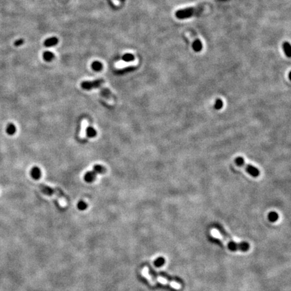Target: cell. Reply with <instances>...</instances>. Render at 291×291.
Returning <instances> with one entry per match:
<instances>
[{
	"mask_svg": "<svg viewBox=\"0 0 291 291\" xmlns=\"http://www.w3.org/2000/svg\"><path fill=\"white\" fill-rule=\"evenodd\" d=\"M283 48H284V52L286 53V55L288 57H290L291 55V47L290 45V44L288 43H284V45H283Z\"/></svg>",
	"mask_w": 291,
	"mask_h": 291,
	"instance_id": "9a60e30c",
	"label": "cell"
},
{
	"mask_svg": "<svg viewBox=\"0 0 291 291\" xmlns=\"http://www.w3.org/2000/svg\"><path fill=\"white\" fill-rule=\"evenodd\" d=\"M103 83V80L101 79L97 80H95V81H92V82L85 81V82H83L81 84V87L84 90H91V89L99 88Z\"/></svg>",
	"mask_w": 291,
	"mask_h": 291,
	"instance_id": "3957f363",
	"label": "cell"
},
{
	"mask_svg": "<svg viewBox=\"0 0 291 291\" xmlns=\"http://www.w3.org/2000/svg\"><path fill=\"white\" fill-rule=\"evenodd\" d=\"M93 172H95L96 173V175L97 174H103V173H105V171H106V169L104 167L101 166L100 165H96L93 167Z\"/></svg>",
	"mask_w": 291,
	"mask_h": 291,
	"instance_id": "8fae6325",
	"label": "cell"
},
{
	"mask_svg": "<svg viewBox=\"0 0 291 291\" xmlns=\"http://www.w3.org/2000/svg\"><path fill=\"white\" fill-rule=\"evenodd\" d=\"M193 49H194L195 51H200L201 49H202V43H201V42L200 41H196L194 42V43H193Z\"/></svg>",
	"mask_w": 291,
	"mask_h": 291,
	"instance_id": "e0dca14e",
	"label": "cell"
},
{
	"mask_svg": "<svg viewBox=\"0 0 291 291\" xmlns=\"http://www.w3.org/2000/svg\"><path fill=\"white\" fill-rule=\"evenodd\" d=\"M96 176H97V175H96L95 172H93V171H88V172L85 173L84 176V179L86 182L92 183L95 180Z\"/></svg>",
	"mask_w": 291,
	"mask_h": 291,
	"instance_id": "ba28073f",
	"label": "cell"
},
{
	"mask_svg": "<svg viewBox=\"0 0 291 291\" xmlns=\"http://www.w3.org/2000/svg\"><path fill=\"white\" fill-rule=\"evenodd\" d=\"M43 58L47 62H51L55 58V55L51 51H45L43 54Z\"/></svg>",
	"mask_w": 291,
	"mask_h": 291,
	"instance_id": "30bf717a",
	"label": "cell"
},
{
	"mask_svg": "<svg viewBox=\"0 0 291 291\" xmlns=\"http://www.w3.org/2000/svg\"><path fill=\"white\" fill-rule=\"evenodd\" d=\"M88 208V205L84 201H80V202L78 203V208L80 210H85L86 209Z\"/></svg>",
	"mask_w": 291,
	"mask_h": 291,
	"instance_id": "2e32d148",
	"label": "cell"
},
{
	"mask_svg": "<svg viewBox=\"0 0 291 291\" xmlns=\"http://www.w3.org/2000/svg\"><path fill=\"white\" fill-rule=\"evenodd\" d=\"M91 68L95 71H101L103 68V65L100 61H95L92 63Z\"/></svg>",
	"mask_w": 291,
	"mask_h": 291,
	"instance_id": "9c48e42d",
	"label": "cell"
},
{
	"mask_svg": "<svg viewBox=\"0 0 291 291\" xmlns=\"http://www.w3.org/2000/svg\"><path fill=\"white\" fill-rule=\"evenodd\" d=\"M155 280H156V282H159L160 283V284L170 285V286L175 289H177V290H179V289H181V284H179V282H174V281H169V280H167V278H164V277L157 276L156 278H155Z\"/></svg>",
	"mask_w": 291,
	"mask_h": 291,
	"instance_id": "277c9868",
	"label": "cell"
},
{
	"mask_svg": "<svg viewBox=\"0 0 291 291\" xmlns=\"http://www.w3.org/2000/svg\"><path fill=\"white\" fill-rule=\"evenodd\" d=\"M211 235H212V237H214V238L218 239L219 240L222 241L225 245L228 246L230 245V247H232L233 250H241V251H246L247 250V247L249 245L246 244H237V243L235 242V241H231L230 239L226 238V237H224V235L221 234L218 229L216 228H212L211 230Z\"/></svg>",
	"mask_w": 291,
	"mask_h": 291,
	"instance_id": "6da1fadb",
	"label": "cell"
},
{
	"mask_svg": "<svg viewBox=\"0 0 291 291\" xmlns=\"http://www.w3.org/2000/svg\"><path fill=\"white\" fill-rule=\"evenodd\" d=\"M222 106H223L222 101L221 100V99H217L214 105V109H216V110H220V109H222Z\"/></svg>",
	"mask_w": 291,
	"mask_h": 291,
	"instance_id": "ac0fdd59",
	"label": "cell"
},
{
	"mask_svg": "<svg viewBox=\"0 0 291 291\" xmlns=\"http://www.w3.org/2000/svg\"><path fill=\"white\" fill-rule=\"evenodd\" d=\"M31 176L35 180H38L41 177V171L39 167H34L31 170Z\"/></svg>",
	"mask_w": 291,
	"mask_h": 291,
	"instance_id": "52a82bcc",
	"label": "cell"
},
{
	"mask_svg": "<svg viewBox=\"0 0 291 291\" xmlns=\"http://www.w3.org/2000/svg\"><path fill=\"white\" fill-rule=\"evenodd\" d=\"M86 132L87 136L90 137V138L91 137H95L97 135V131L92 127H88L86 130Z\"/></svg>",
	"mask_w": 291,
	"mask_h": 291,
	"instance_id": "4fadbf2b",
	"label": "cell"
},
{
	"mask_svg": "<svg viewBox=\"0 0 291 291\" xmlns=\"http://www.w3.org/2000/svg\"><path fill=\"white\" fill-rule=\"evenodd\" d=\"M59 40L57 37H52L50 38H48L44 42V45L46 47H53V46L57 45L58 44Z\"/></svg>",
	"mask_w": 291,
	"mask_h": 291,
	"instance_id": "8992f818",
	"label": "cell"
},
{
	"mask_svg": "<svg viewBox=\"0 0 291 291\" xmlns=\"http://www.w3.org/2000/svg\"><path fill=\"white\" fill-rule=\"evenodd\" d=\"M135 57L131 53H125L122 56V60L125 62H131L134 60Z\"/></svg>",
	"mask_w": 291,
	"mask_h": 291,
	"instance_id": "5bb4252c",
	"label": "cell"
},
{
	"mask_svg": "<svg viewBox=\"0 0 291 291\" xmlns=\"http://www.w3.org/2000/svg\"><path fill=\"white\" fill-rule=\"evenodd\" d=\"M24 43V40L23 39H19L14 42V45L15 47H20V46L22 45Z\"/></svg>",
	"mask_w": 291,
	"mask_h": 291,
	"instance_id": "d6986e66",
	"label": "cell"
},
{
	"mask_svg": "<svg viewBox=\"0 0 291 291\" xmlns=\"http://www.w3.org/2000/svg\"><path fill=\"white\" fill-rule=\"evenodd\" d=\"M16 131V127L13 123H9L8 125H7L6 127V132L8 135H12L14 134Z\"/></svg>",
	"mask_w": 291,
	"mask_h": 291,
	"instance_id": "7c38bea8",
	"label": "cell"
},
{
	"mask_svg": "<svg viewBox=\"0 0 291 291\" xmlns=\"http://www.w3.org/2000/svg\"><path fill=\"white\" fill-rule=\"evenodd\" d=\"M269 218H270V220L272 221L276 220V219L278 218V214L275 212H272L271 214H269Z\"/></svg>",
	"mask_w": 291,
	"mask_h": 291,
	"instance_id": "ffe728a7",
	"label": "cell"
},
{
	"mask_svg": "<svg viewBox=\"0 0 291 291\" xmlns=\"http://www.w3.org/2000/svg\"><path fill=\"white\" fill-rule=\"evenodd\" d=\"M235 163L240 167L244 166L249 174L251 175L253 177H257L260 174V171H259L257 168H256V167L252 166V165H246L245 163L244 159L242 157H237V158L235 159Z\"/></svg>",
	"mask_w": 291,
	"mask_h": 291,
	"instance_id": "7a4b0ae2",
	"label": "cell"
},
{
	"mask_svg": "<svg viewBox=\"0 0 291 291\" xmlns=\"http://www.w3.org/2000/svg\"><path fill=\"white\" fill-rule=\"evenodd\" d=\"M195 10L193 8H187L183 10H180L177 12L176 15L179 18H185L190 17L194 13Z\"/></svg>",
	"mask_w": 291,
	"mask_h": 291,
	"instance_id": "5b68a950",
	"label": "cell"
}]
</instances>
